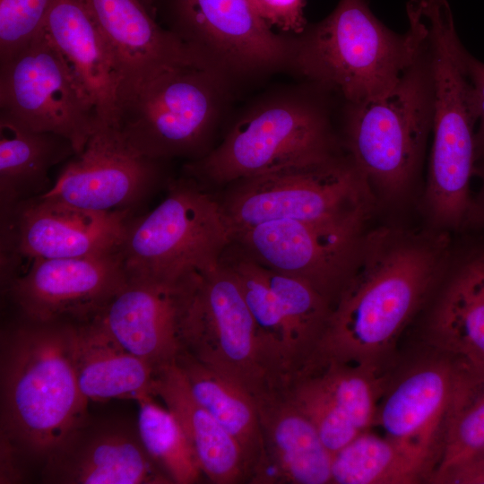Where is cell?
I'll return each mask as SVG.
<instances>
[{"label": "cell", "mask_w": 484, "mask_h": 484, "mask_svg": "<svg viewBox=\"0 0 484 484\" xmlns=\"http://www.w3.org/2000/svg\"><path fill=\"white\" fill-rule=\"evenodd\" d=\"M367 242L312 365L333 360L379 369L435 278L436 245L389 233Z\"/></svg>", "instance_id": "1"}, {"label": "cell", "mask_w": 484, "mask_h": 484, "mask_svg": "<svg viewBox=\"0 0 484 484\" xmlns=\"http://www.w3.org/2000/svg\"><path fill=\"white\" fill-rule=\"evenodd\" d=\"M72 323H25L1 342L0 436L42 462L88 415L71 353Z\"/></svg>", "instance_id": "2"}, {"label": "cell", "mask_w": 484, "mask_h": 484, "mask_svg": "<svg viewBox=\"0 0 484 484\" xmlns=\"http://www.w3.org/2000/svg\"><path fill=\"white\" fill-rule=\"evenodd\" d=\"M398 34L370 11L367 0H340L321 22L291 36L289 65L346 104L375 98L392 88L414 60L422 39L417 19Z\"/></svg>", "instance_id": "3"}, {"label": "cell", "mask_w": 484, "mask_h": 484, "mask_svg": "<svg viewBox=\"0 0 484 484\" xmlns=\"http://www.w3.org/2000/svg\"><path fill=\"white\" fill-rule=\"evenodd\" d=\"M177 288L182 351L252 395L285 385L286 364L260 333L223 262L187 272Z\"/></svg>", "instance_id": "4"}, {"label": "cell", "mask_w": 484, "mask_h": 484, "mask_svg": "<svg viewBox=\"0 0 484 484\" xmlns=\"http://www.w3.org/2000/svg\"><path fill=\"white\" fill-rule=\"evenodd\" d=\"M228 86V79L204 65L168 68L119 97L112 125L152 160L199 159L210 151Z\"/></svg>", "instance_id": "5"}, {"label": "cell", "mask_w": 484, "mask_h": 484, "mask_svg": "<svg viewBox=\"0 0 484 484\" xmlns=\"http://www.w3.org/2000/svg\"><path fill=\"white\" fill-rule=\"evenodd\" d=\"M368 192L351 159L337 154L237 180L216 196L232 234L272 220L361 230Z\"/></svg>", "instance_id": "6"}, {"label": "cell", "mask_w": 484, "mask_h": 484, "mask_svg": "<svg viewBox=\"0 0 484 484\" xmlns=\"http://www.w3.org/2000/svg\"><path fill=\"white\" fill-rule=\"evenodd\" d=\"M419 51L395 84L367 100L346 104L344 140L367 185L386 195L414 176L432 127L433 78L425 30Z\"/></svg>", "instance_id": "7"}, {"label": "cell", "mask_w": 484, "mask_h": 484, "mask_svg": "<svg viewBox=\"0 0 484 484\" xmlns=\"http://www.w3.org/2000/svg\"><path fill=\"white\" fill-rule=\"evenodd\" d=\"M328 111L307 97L287 96L253 108L222 142L184 167L208 191L291 165L337 155Z\"/></svg>", "instance_id": "8"}, {"label": "cell", "mask_w": 484, "mask_h": 484, "mask_svg": "<svg viewBox=\"0 0 484 484\" xmlns=\"http://www.w3.org/2000/svg\"><path fill=\"white\" fill-rule=\"evenodd\" d=\"M231 242L216 194L185 175L153 210L131 219L121 253L128 278L175 282L218 264Z\"/></svg>", "instance_id": "9"}, {"label": "cell", "mask_w": 484, "mask_h": 484, "mask_svg": "<svg viewBox=\"0 0 484 484\" xmlns=\"http://www.w3.org/2000/svg\"><path fill=\"white\" fill-rule=\"evenodd\" d=\"M465 50L453 31L429 38L433 142L427 199L436 221L447 226L462 224L471 212L470 180L476 167L478 117Z\"/></svg>", "instance_id": "10"}, {"label": "cell", "mask_w": 484, "mask_h": 484, "mask_svg": "<svg viewBox=\"0 0 484 484\" xmlns=\"http://www.w3.org/2000/svg\"><path fill=\"white\" fill-rule=\"evenodd\" d=\"M0 116L62 135L76 153L101 124L90 97L43 30L0 63Z\"/></svg>", "instance_id": "11"}, {"label": "cell", "mask_w": 484, "mask_h": 484, "mask_svg": "<svg viewBox=\"0 0 484 484\" xmlns=\"http://www.w3.org/2000/svg\"><path fill=\"white\" fill-rule=\"evenodd\" d=\"M162 1L168 30L229 81L290 63L291 38L275 33L251 0Z\"/></svg>", "instance_id": "12"}, {"label": "cell", "mask_w": 484, "mask_h": 484, "mask_svg": "<svg viewBox=\"0 0 484 484\" xmlns=\"http://www.w3.org/2000/svg\"><path fill=\"white\" fill-rule=\"evenodd\" d=\"M29 264L4 283L30 322L91 320L128 281L121 250L82 258H34Z\"/></svg>", "instance_id": "13"}, {"label": "cell", "mask_w": 484, "mask_h": 484, "mask_svg": "<svg viewBox=\"0 0 484 484\" xmlns=\"http://www.w3.org/2000/svg\"><path fill=\"white\" fill-rule=\"evenodd\" d=\"M359 235L360 230L272 220L235 231L232 242L262 266L306 281L333 307L357 269Z\"/></svg>", "instance_id": "14"}, {"label": "cell", "mask_w": 484, "mask_h": 484, "mask_svg": "<svg viewBox=\"0 0 484 484\" xmlns=\"http://www.w3.org/2000/svg\"><path fill=\"white\" fill-rule=\"evenodd\" d=\"M130 211L96 212L39 196L2 212L4 261L82 258L121 250Z\"/></svg>", "instance_id": "15"}, {"label": "cell", "mask_w": 484, "mask_h": 484, "mask_svg": "<svg viewBox=\"0 0 484 484\" xmlns=\"http://www.w3.org/2000/svg\"><path fill=\"white\" fill-rule=\"evenodd\" d=\"M160 163L132 148L114 125L100 124L40 196L96 212H133L160 179Z\"/></svg>", "instance_id": "16"}, {"label": "cell", "mask_w": 484, "mask_h": 484, "mask_svg": "<svg viewBox=\"0 0 484 484\" xmlns=\"http://www.w3.org/2000/svg\"><path fill=\"white\" fill-rule=\"evenodd\" d=\"M41 480L50 484H172L145 451L137 424L90 414L45 459Z\"/></svg>", "instance_id": "17"}, {"label": "cell", "mask_w": 484, "mask_h": 484, "mask_svg": "<svg viewBox=\"0 0 484 484\" xmlns=\"http://www.w3.org/2000/svg\"><path fill=\"white\" fill-rule=\"evenodd\" d=\"M456 377L457 368L447 357L422 363L404 375L378 406L375 424L430 474L440 453Z\"/></svg>", "instance_id": "18"}, {"label": "cell", "mask_w": 484, "mask_h": 484, "mask_svg": "<svg viewBox=\"0 0 484 484\" xmlns=\"http://www.w3.org/2000/svg\"><path fill=\"white\" fill-rule=\"evenodd\" d=\"M253 396L263 456L251 484H331L333 454L284 386Z\"/></svg>", "instance_id": "19"}, {"label": "cell", "mask_w": 484, "mask_h": 484, "mask_svg": "<svg viewBox=\"0 0 484 484\" xmlns=\"http://www.w3.org/2000/svg\"><path fill=\"white\" fill-rule=\"evenodd\" d=\"M84 1L115 58L122 79L119 97L168 68L207 66L154 20L142 0Z\"/></svg>", "instance_id": "20"}, {"label": "cell", "mask_w": 484, "mask_h": 484, "mask_svg": "<svg viewBox=\"0 0 484 484\" xmlns=\"http://www.w3.org/2000/svg\"><path fill=\"white\" fill-rule=\"evenodd\" d=\"M93 319L155 368L175 362L181 351L177 281L128 278Z\"/></svg>", "instance_id": "21"}, {"label": "cell", "mask_w": 484, "mask_h": 484, "mask_svg": "<svg viewBox=\"0 0 484 484\" xmlns=\"http://www.w3.org/2000/svg\"><path fill=\"white\" fill-rule=\"evenodd\" d=\"M43 30L93 103L113 125L122 79L112 52L84 0H54Z\"/></svg>", "instance_id": "22"}, {"label": "cell", "mask_w": 484, "mask_h": 484, "mask_svg": "<svg viewBox=\"0 0 484 484\" xmlns=\"http://www.w3.org/2000/svg\"><path fill=\"white\" fill-rule=\"evenodd\" d=\"M154 392L177 420L210 482L249 483L238 444L195 399L176 362L156 368Z\"/></svg>", "instance_id": "23"}, {"label": "cell", "mask_w": 484, "mask_h": 484, "mask_svg": "<svg viewBox=\"0 0 484 484\" xmlns=\"http://www.w3.org/2000/svg\"><path fill=\"white\" fill-rule=\"evenodd\" d=\"M71 353L88 401L156 396V368L127 351L95 319L72 323Z\"/></svg>", "instance_id": "24"}, {"label": "cell", "mask_w": 484, "mask_h": 484, "mask_svg": "<svg viewBox=\"0 0 484 484\" xmlns=\"http://www.w3.org/2000/svg\"><path fill=\"white\" fill-rule=\"evenodd\" d=\"M431 342L454 364L484 372V255L467 261L456 272L435 311Z\"/></svg>", "instance_id": "25"}, {"label": "cell", "mask_w": 484, "mask_h": 484, "mask_svg": "<svg viewBox=\"0 0 484 484\" xmlns=\"http://www.w3.org/2000/svg\"><path fill=\"white\" fill-rule=\"evenodd\" d=\"M75 154L65 137L0 116L1 212L48 192L50 169Z\"/></svg>", "instance_id": "26"}, {"label": "cell", "mask_w": 484, "mask_h": 484, "mask_svg": "<svg viewBox=\"0 0 484 484\" xmlns=\"http://www.w3.org/2000/svg\"><path fill=\"white\" fill-rule=\"evenodd\" d=\"M176 364L195 399L237 441L251 484L263 456L259 416L254 396L242 386L180 351Z\"/></svg>", "instance_id": "27"}, {"label": "cell", "mask_w": 484, "mask_h": 484, "mask_svg": "<svg viewBox=\"0 0 484 484\" xmlns=\"http://www.w3.org/2000/svg\"><path fill=\"white\" fill-rule=\"evenodd\" d=\"M429 475L428 467L404 448L368 430L332 458L331 484H411Z\"/></svg>", "instance_id": "28"}, {"label": "cell", "mask_w": 484, "mask_h": 484, "mask_svg": "<svg viewBox=\"0 0 484 484\" xmlns=\"http://www.w3.org/2000/svg\"><path fill=\"white\" fill-rule=\"evenodd\" d=\"M262 269L287 323L290 377L315 359L333 307L306 281L264 266Z\"/></svg>", "instance_id": "29"}, {"label": "cell", "mask_w": 484, "mask_h": 484, "mask_svg": "<svg viewBox=\"0 0 484 484\" xmlns=\"http://www.w3.org/2000/svg\"><path fill=\"white\" fill-rule=\"evenodd\" d=\"M456 368L440 453L428 478L434 483H442L447 475L484 454V372Z\"/></svg>", "instance_id": "30"}, {"label": "cell", "mask_w": 484, "mask_h": 484, "mask_svg": "<svg viewBox=\"0 0 484 484\" xmlns=\"http://www.w3.org/2000/svg\"><path fill=\"white\" fill-rule=\"evenodd\" d=\"M138 397L137 428L143 445L172 484H194L203 475L194 453L174 415L154 401Z\"/></svg>", "instance_id": "31"}, {"label": "cell", "mask_w": 484, "mask_h": 484, "mask_svg": "<svg viewBox=\"0 0 484 484\" xmlns=\"http://www.w3.org/2000/svg\"><path fill=\"white\" fill-rule=\"evenodd\" d=\"M307 371L317 376L337 408L359 431L375 424L379 400L385 393L378 368L329 360L303 372Z\"/></svg>", "instance_id": "32"}, {"label": "cell", "mask_w": 484, "mask_h": 484, "mask_svg": "<svg viewBox=\"0 0 484 484\" xmlns=\"http://www.w3.org/2000/svg\"><path fill=\"white\" fill-rule=\"evenodd\" d=\"M220 261L234 273L257 328L267 342L281 354L290 374L287 323L262 266L233 242L224 251Z\"/></svg>", "instance_id": "33"}, {"label": "cell", "mask_w": 484, "mask_h": 484, "mask_svg": "<svg viewBox=\"0 0 484 484\" xmlns=\"http://www.w3.org/2000/svg\"><path fill=\"white\" fill-rule=\"evenodd\" d=\"M284 390L312 422L333 454L361 433L340 411L314 372H302L290 376Z\"/></svg>", "instance_id": "34"}, {"label": "cell", "mask_w": 484, "mask_h": 484, "mask_svg": "<svg viewBox=\"0 0 484 484\" xmlns=\"http://www.w3.org/2000/svg\"><path fill=\"white\" fill-rule=\"evenodd\" d=\"M54 0H0V63L28 46L43 30Z\"/></svg>", "instance_id": "35"}, {"label": "cell", "mask_w": 484, "mask_h": 484, "mask_svg": "<svg viewBox=\"0 0 484 484\" xmlns=\"http://www.w3.org/2000/svg\"><path fill=\"white\" fill-rule=\"evenodd\" d=\"M260 15L273 29L299 34L307 26L304 0H251Z\"/></svg>", "instance_id": "36"}, {"label": "cell", "mask_w": 484, "mask_h": 484, "mask_svg": "<svg viewBox=\"0 0 484 484\" xmlns=\"http://www.w3.org/2000/svg\"><path fill=\"white\" fill-rule=\"evenodd\" d=\"M465 65L471 83L479 128L476 132V161L484 159V63L467 51Z\"/></svg>", "instance_id": "37"}, {"label": "cell", "mask_w": 484, "mask_h": 484, "mask_svg": "<svg viewBox=\"0 0 484 484\" xmlns=\"http://www.w3.org/2000/svg\"><path fill=\"white\" fill-rule=\"evenodd\" d=\"M0 483H18L23 480L20 460L23 455L3 436H0Z\"/></svg>", "instance_id": "38"}, {"label": "cell", "mask_w": 484, "mask_h": 484, "mask_svg": "<svg viewBox=\"0 0 484 484\" xmlns=\"http://www.w3.org/2000/svg\"><path fill=\"white\" fill-rule=\"evenodd\" d=\"M442 483L484 484V454L450 473Z\"/></svg>", "instance_id": "39"}, {"label": "cell", "mask_w": 484, "mask_h": 484, "mask_svg": "<svg viewBox=\"0 0 484 484\" xmlns=\"http://www.w3.org/2000/svg\"><path fill=\"white\" fill-rule=\"evenodd\" d=\"M144 4L150 8V7H152L154 5V4L156 3L157 0H142Z\"/></svg>", "instance_id": "40"}, {"label": "cell", "mask_w": 484, "mask_h": 484, "mask_svg": "<svg viewBox=\"0 0 484 484\" xmlns=\"http://www.w3.org/2000/svg\"><path fill=\"white\" fill-rule=\"evenodd\" d=\"M484 160V159H482ZM482 173H483V177H484V162H483V166H482Z\"/></svg>", "instance_id": "41"}]
</instances>
